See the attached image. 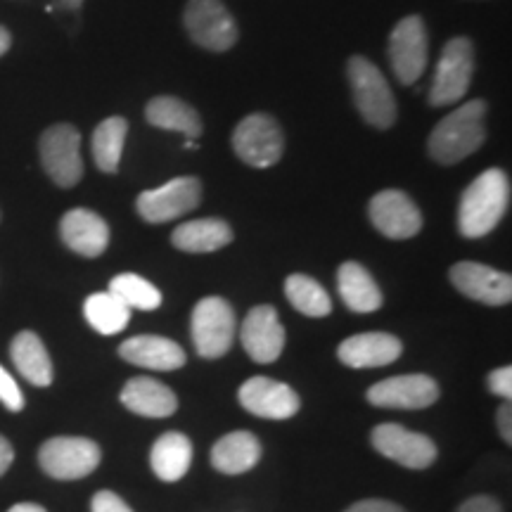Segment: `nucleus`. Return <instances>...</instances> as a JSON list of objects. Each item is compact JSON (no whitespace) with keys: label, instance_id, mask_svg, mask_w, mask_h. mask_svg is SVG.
Returning a JSON list of instances; mask_svg holds the SVG:
<instances>
[{"label":"nucleus","instance_id":"f257e3e1","mask_svg":"<svg viewBox=\"0 0 512 512\" xmlns=\"http://www.w3.org/2000/svg\"><path fill=\"white\" fill-rule=\"evenodd\" d=\"M510 204V178L503 169H486L467 185L458 207V230L463 238L489 235L503 221Z\"/></svg>","mask_w":512,"mask_h":512},{"label":"nucleus","instance_id":"f03ea898","mask_svg":"<svg viewBox=\"0 0 512 512\" xmlns=\"http://www.w3.org/2000/svg\"><path fill=\"white\" fill-rule=\"evenodd\" d=\"M486 102L470 100L456 112L446 114L444 119L434 126L427 150L434 162L451 166L463 162L465 157L475 155L486 140Z\"/></svg>","mask_w":512,"mask_h":512},{"label":"nucleus","instance_id":"7ed1b4c3","mask_svg":"<svg viewBox=\"0 0 512 512\" xmlns=\"http://www.w3.org/2000/svg\"><path fill=\"white\" fill-rule=\"evenodd\" d=\"M347 74L351 95H354V102L358 112H361V117L366 119L370 126L380 128V131L394 126L396 100L380 69H377L368 57L351 55L347 62Z\"/></svg>","mask_w":512,"mask_h":512},{"label":"nucleus","instance_id":"20e7f679","mask_svg":"<svg viewBox=\"0 0 512 512\" xmlns=\"http://www.w3.org/2000/svg\"><path fill=\"white\" fill-rule=\"evenodd\" d=\"M233 150L242 162L254 169H268L278 164L285 150L283 128L271 114L254 112L235 126Z\"/></svg>","mask_w":512,"mask_h":512},{"label":"nucleus","instance_id":"39448f33","mask_svg":"<svg viewBox=\"0 0 512 512\" xmlns=\"http://www.w3.org/2000/svg\"><path fill=\"white\" fill-rule=\"evenodd\" d=\"M183 24L192 41L211 53H226L238 43V24L223 0H188Z\"/></svg>","mask_w":512,"mask_h":512},{"label":"nucleus","instance_id":"423d86ee","mask_svg":"<svg viewBox=\"0 0 512 512\" xmlns=\"http://www.w3.org/2000/svg\"><path fill=\"white\" fill-rule=\"evenodd\" d=\"M475 72V48L465 36H456L441 50L437 74L430 88V105L446 107L463 100Z\"/></svg>","mask_w":512,"mask_h":512},{"label":"nucleus","instance_id":"0eeeda50","mask_svg":"<svg viewBox=\"0 0 512 512\" xmlns=\"http://www.w3.org/2000/svg\"><path fill=\"white\" fill-rule=\"evenodd\" d=\"M41 164L50 181L60 188H74L83 178L81 133L72 124H55L38 140Z\"/></svg>","mask_w":512,"mask_h":512},{"label":"nucleus","instance_id":"6e6552de","mask_svg":"<svg viewBox=\"0 0 512 512\" xmlns=\"http://www.w3.org/2000/svg\"><path fill=\"white\" fill-rule=\"evenodd\" d=\"M192 342L202 358L228 354L235 339V311L226 299L204 297L192 311Z\"/></svg>","mask_w":512,"mask_h":512},{"label":"nucleus","instance_id":"1a4fd4ad","mask_svg":"<svg viewBox=\"0 0 512 512\" xmlns=\"http://www.w3.org/2000/svg\"><path fill=\"white\" fill-rule=\"evenodd\" d=\"M100 458V446L86 437H53L38 451L43 472L62 482L88 477L100 465Z\"/></svg>","mask_w":512,"mask_h":512},{"label":"nucleus","instance_id":"9d476101","mask_svg":"<svg viewBox=\"0 0 512 512\" xmlns=\"http://www.w3.org/2000/svg\"><path fill=\"white\" fill-rule=\"evenodd\" d=\"M202 185L195 176H178L174 181L145 190L138 195L136 209L147 223H166L181 219L200 204Z\"/></svg>","mask_w":512,"mask_h":512},{"label":"nucleus","instance_id":"9b49d317","mask_svg":"<svg viewBox=\"0 0 512 512\" xmlns=\"http://www.w3.org/2000/svg\"><path fill=\"white\" fill-rule=\"evenodd\" d=\"M427 29L418 15L403 17L389 36V60L403 86H411L427 67Z\"/></svg>","mask_w":512,"mask_h":512},{"label":"nucleus","instance_id":"f8f14e48","mask_svg":"<svg viewBox=\"0 0 512 512\" xmlns=\"http://www.w3.org/2000/svg\"><path fill=\"white\" fill-rule=\"evenodd\" d=\"M370 441H373L377 453L408 467V470H425L437 460V446L430 437L406 430L394 422L377 425L370 434Z\"/></svg>","mask_w":512,"mask_h":512},{"label":"nucleus","instance_id":"ddd939ff","mask_svg":"<svg viewBox=\"0 0 512 512\" xmlns=\"http://www.w3.org/2000/svg\"><path fill=\"white\" fill-rule=\"evenodd\" d=\"M368 214L373 226L389 240H408L422 230V214L411 197L401 190H382L370 200Z\"/></svg>","mask_w":512,"mask_h":512},{"label":"nucleus","instance_id":"4468645a","mask_svg":"<svg viewBox=\"0 0 512 512\" xmlns=\"http://www.w3.org/2000/svg\"><path fill=\"white\" fill-rule=\"evenodd\" d=\"M453 287L465 297L475 299L486 306H503L512 299V278L510 273L496 271V268L477 264V261H458L448 273Z\"/></svg>","mask_w":512,"mask_h":512},{"label":"nucleus","instance_id":"2eb2a0df","mask_svg":"<svg viewBox=\"0 0 512 512\" xmlns=\"http://www.w3.org/2000/svg\"><path fill=\"white\" fill-rule=\"evenodd\" d=\"M439 399V384L427 375H396L368 389V401L377 408L420 411Z\"/></svg>","mask_w":512,"mask_h":512},{"label":"nucleus","instance_id":"dca6fc26","mask_svg":"<svg viewBox=\"0 0 512 512\" xmlns=\"http://www.w3.org/2000/svg\"><path fill=\"white\" fill-rule=\"evenodd\" d=\"M242 347L249 354V358L256 363H273L278 361L285 349V328L280 325L278 311L273 306L261 304L254 306L242 320L240 330Z\"/></svg>","mask_w":512,"mask_h":512},{"label":"nucleus","instance_id":"f3484780","mask_svg":"<svg viewBox=\"0 0 512 512\" xmlns=\"http://www.w3.org/2000/svg\"><path fill=\"white\" fill-rule=\"evenodd\" d=\"M238 399L245 411L266 420H287L299 411L297 392L271 377H249L240 387Z\"/></svg>","mask_w":512,"mask_h":512},{"label":"nucleus","instance_id":"a211bd4d","mask_svg":"<svg viewBox=\"0 0 512 512\" xmlns=\"http://www.w3.org/2000/svg\"><path fill=\"white\" fill-rule=\"evenodd\" d=\"M60 235L62 242L72 252L86 256V259H95L105 252L110 245V226L95 214L91 209H72L62 216L60 221Z\"/></svg>","mask_w":512,"mask_h":512},{"label":"nucleus","instance_id":"6ab92c4d","mask_svg":"<svg viewBox=\"0 0 512 512\" xmlns=\"http://www.w3.org/2000/svg\"><path fill=\"white\" fill-rule=\"evenodd\" d=\"M403 344L399 337L387 332H363L347 337L339 344L337 356L349 368H382L401 356Z\"/></svg>","mask_w":512,"mask_h":512},{"label":"nucleus","instance_id":"aec40b11","mask_svg":"<svg viewBox=\"0 0 512 512\" xmlns=\"http://www.w3.org/2000/svg\"><path fill=\"white\" fill-rule=\"evenodd\" d=\"M119 356L133 366L147 370H178L185 366V351L174 339L159 335H138L126 339Z\"/></svg>","mask_w":512,"mask_h":512},{"label":"nucleus","instance_id":"412c9836","mask_svg":"<svg viewBox=\"0 0 512 512\" xmlns=\"http://www.w3.org/2000/svg\"><path fill=\"white\" fill-rule=\"evenodd\" d=\"M121 403L143 418H169L176 413L178 399L169 387L152 377H133L121 392Z\"/></svg>","mask_w":512,"mask_h":512},{"label":"nucleus","instance_id":"4be33fe9","mask_svg":"<svg viewBox=\"0 0 512 512\" xmlns=\"http://www.w3.org/2000/svg\"><path fill=\"white\" fill-rule=\"evenodd\" d=\"M10 356L17 373L36 387H50L53 384V361H50L46 344L36 332L24 330L12 339Z\"/></svg>","mask_w":512,"mask_h":512},{"label":"nucleus","instance_id":"5701e85b","mask_svg":"<svg viewBox=\"0 0 512 512\" xmlns=\"http://www.w3.org/2000/svg\"><path fill=\"white\" fill-rule=\"evenodd\" d=\"M339 297L347 309L356 313H373L382 306V292L366 268L356 261H344L337 271Z\"/></svg>","mask_w":512,"mask_h":512},{"label":"nucleus","instance_id":"b1692460","mask_svg":"<svg viewBox=\"0 0 512 512\" xmlns=\"http://www.w3.org/2000/svg\"><path fill=\"white\" fill-rule=\"evenodd\" d=\"M233 242V228L223 219H197L181 223L171 233V245L181 252L190 254H207L223 249Z\"/></svg>","mask_w":512,"mask_h":512},{"label":"nucleus","instance_id":"393cba45","mask_svg":"<svg viewBox=\"0 0 512 512\" xmlns=\"http://www.w3.org/2000/svg\"><path fill=\"white\" fill-rule=\"evenodd\" d=\"M261 458V444L252 432H230L211 448V465L223 475H245Z\"/></svg>","mask_w":512,"mask_h":512},{"label":"nucleus","instance_id":"a878e982","mask_svg":"<svg viewBox=\"0 0 512 512\" xmlns=\"http://www.w3.org/2000/svg\"><path fill=\"white\" fill-rule=\"evenodd\" d=\"M145 119L152 126L162 128V131L183 133L190 140L202 136V119L195 107L178 98H171V95H157V98L147 102Z\"/></svg>","mask_w":512,"mask_h":512},{"label":"nucleus","instance_id":"bb28decb","mask_svg":"<svg viewBox=\"0 0 512 512\" xmlns=\"http://www.w3.org/2000/svg\"><path fill=\"white\" fill-rule=\"evenodd\" d=\"M192 463V444L181 432H166L155 441L150 465L162 482H178L188 475Z\"/></svg>","mask_w":512,"mask_h":512},{"label":"nucleus","instance_id":"cd10ccee","mask_svg":"<svg viewBox=\"0 0 512 512\" xmlns=\"http://www.w3.org/2000/svg\"><path fill=\"white\" fill-rule=\"evenodd\" d=\"M128 121L124 117H110L98 124L93 133V159L102 174H117L121 152H124Z\"/></svg>","mask_w":512,"mask_h":512},{"label":"nucleus","instance_id":"c85d7f7f","mask_svg":"<svg viewBox=\"0 0 512 512\" xmlns=\"http://www.w3.org/2000/svg\"><path fill=\"white\" fill-rule=\"evenodd\" d=\"M83 316L95 332L100 335H119L121 330H126L128 320H131V309L126 304H121L114 294L107 292H95L86 299L83 304Z\"/></svg>","mask_w":512,"mask_h":512},{"label":"nucleus","instance_id":"c756f323","mask_svg":"<svg viewBox=\"0 0 512 512\" xmlns=\"http://www.w3.org/2000/svg\"><path fill=\"white\" fill-rule=\"evenodd\" d=\"M285 297L294 309L309 318H323L332 311L330 294L323 290V285L304 273H294L285 280Z\"/></svg>","mask_w":512,"mask_h":512},{"label":"nucleus","instance_id":"7c9ffc66","mask_svg":"<svg viewBox=\"0 0 512 512\" xmlns=\"http://www.w3.org/2000/svg\"><path fill=\"white\" fill-rule=\"evenodd\" d=\"M110 292L126 304L128 309L155 311L162 304V292L157 290L150 280L140 278L136 273H121L110 283Z\"/></svg>","mask_w":512,"mask_h":512},{"label":"nucleus","instance_id":"2f4dec72","mask_svg":"<svg viewBox=\"0 0 512 512\" xmlns=\"http://www.w3.org/2000/svg\"><path fill=\"white\" fill-rule=\"evenodd\" d=\"M0 403L12 413H19L24 408L22 389L17 387V382L3 366H0Z\"/></svg>","mask_w":512,"mask_h":512},{"label":"nucleus","instance_id":"473e14b6","mask_svg":"<svg viewBox=\"0 0 512 512\" xmlns=\"http://www.w3.org/2000/svg\"><path fill=\"white\" fill-rule=\"evenodd\" d=\"M91 510L93 512H133L126 505L124 498L114 494V491H98V494L93 496Z\"/></svg>","mask_w":512,"mask_h":512},{"label":"nucleus","instance_id":"72a5a7b5","mask_svg":"<svg viewBox=\"0 0 512 512\" xmlns=\"http://www.w3.org/2000/svg\"><path fill=\"white\" fill-rule=\"evenodd\" d=\"M486 382H489L491 392H494L496 396H501V399H510L512 396V368L510 366L491 370L489 377H486Z\"/></svg>","mask_w":512,"mask_h":512},{"label":"nucleus","instance_id":"f704fd0d","mask_svg":"<svg viewBox=\"0 0 512 512\" xmlns=\"http://www.w3.org/2000/svg\"><path fill=\"white\" fill-rule=\"evenodd\" d=\"M344 512H406L401 505L392 501H380V498H368V501H358Z\"/></svg>","mask_w":512,"mask_h":512},{"label":"nucleus","instance_id":"c9c22d12","mask_svg":"<svg viewBox=\"0 0 512 512\" xmlns=\"http://www.w3.org/2000/svg\"><path fill=\"white\" fill-rule=\"evenodd\" d=\"M458 512H501V505H498L496 498L491 496H475L467 498V501L458 508Z\"/></svg>","mask_w":512,"mask_h":512},{"label":"nucleus","instance_id":"e433bc0d","mask_svg":"<svg viewBox=\"0 0 512 512\" xmlns=\"http://www.w3.org/2000/svg\"><path fill=\"white\" fill-rule=\"evenodd\" d=\"M498 432L505 439V444H512V411H510V403H503L498 408Z\"/></svg>","mask_w":512,"mask_h":512},{"label":"nucleus","instance_id":"4c0bfd02","mask_svg":"<svg viewBox=\"0 0 512 512\" xmlns=\"http://www.w3.org/2000/svg\"><path fill=\"white\" fill-rule=\"evenodd\" d=\"M12 460H15V451H12V444L0 434V477L10 470Z\"/></svg>","mask_w":512,"mask_h":512},{"label":"nucleus","instance_id":"58836bf2","mask_svg":"<svg viewBox=\"0 0 512 512\" xmlns=\"http://www.w3.org/2000/svg\"><path fill=\"white\" fill-rule=\"evenodd\" d=\"M8 512H48L43 505H36V503H17L12 505Z\"/></svg>","mask_w":512,"mask_h":512},{"label":"nucleus","instance_id":"ea45409f","mask_svg":"<svg viewBox=\"0 0 512 512\" xmlns=\"http://www.w3.org/2000/svg\"><path fill=\"white\" fill-rule=\"evenodd\" d=\"M10 46H12V36H10V31L5 29V27H0V57H3L5 53H8Z\"/></svg>","mask_w":512,"mask_h":512},{"label":"nucleus","instance_id":"a19ab883","mask_svg":"<svg viewBox=\"0 0 512 512\" xmlns=\"http://www.w3.org/2000/svg\"><path fill=\"white\" fill-rule=\"evenodd\" d=\"M60 5L64 10H79L83 5V0H60Z\"/></svg>","mask_w":512,"mask_h":512}]
</instances>
